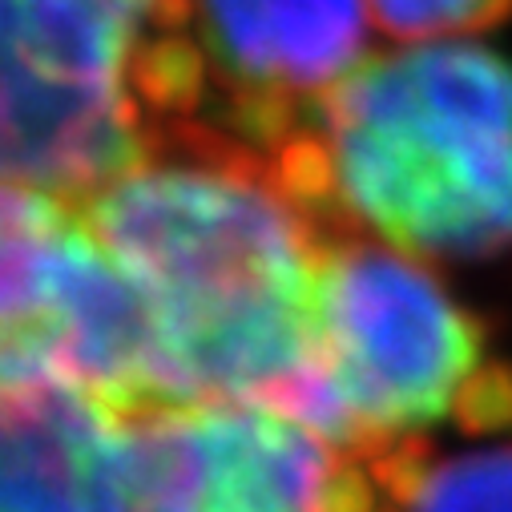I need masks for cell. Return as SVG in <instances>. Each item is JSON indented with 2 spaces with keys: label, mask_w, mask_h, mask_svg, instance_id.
I'll list each match as a JSON object with an SVG mask.
<instances>
[{
  "label": "cell",
  "mask_w": 512,
  "mask_h": 512,
  "mask_svg": "<svg viewBox=\"0 0 512 512\" xmlns=\"http://www.w3.org/2000/svg\"><path fill=\"white\" fill-rule=\"evenodd\" d=\"M367 13L396 45L476 41L512 17V0H367Z\"/></svg>",
  "instance_id": "cell-10"
},
{
  "label": "cell",
  "mask_w": 512,
  "mask_h": 512,
  "mask_svg": "<svg viewBox=\"0 0 512 512\" xmlns=\"http://www.w3.org/2000/svg\"><path fill=\"white\" fill-rule=\"evenodd\" d=\"M315 347L351 452L432 444V428L476 440L512 432V359L416 254L331 226L315 283Z\"/></svg>",
  "instance_id": "cell-3"
},
{
  "label": "cell",
  "mask_w": 512,
  "mask_h": 512,
  "mask_svg": "<svg viewBox=\"0 0 512 512\" xmlns=\"http://www.w3.org/2000/svg\"><path fill=\"white\" fill-rule=\"evenodd\" d=\"M77 214L146 299L154 408L259 404L343 444L315 347V283L335 222L275 154L210 121H178Z\"/></svg>",
  "instance_id": "cell-1"
},
{
  "label": "cell",
  "mask_w": 512,
  "mask_h": 512,
  "mask_svg": "<svg viewBox=\"0 0 512 512\" xmlns=\"http://www.w3.org/2000/svg\"><path fill=\"white\" fill-rule=\"evenodd\" d=\"M117 416L73 388L0 392V512H105Z\"/></svg>",
  "instance_id": "cell-8"
},
{
  "label": "cell",
  "mask_w": 512,
  "mask_h": 512,
  "mask_svg": "<svg viewBox=\"0 0 512 512\" xmlns=\"http://www.w3.org/2000/svg\"><path fill=\"white\" fill-rule=\"evenodd\" d=\"M202 77V117L279 154L367 57V0H162Z\"/></svg>",
  "instance_id": "cell-7"
},
{
  "label": "cell",
  "mask_w": 512,
  "mask_h": 512,
  "mask_svg": "<svg viewBox=\"0 0 512 512\" xmlns=\"http://www.w3.org/2000/svg\"><path fill=\"white\" fill-rule=\"evenodd\" d=\"M25 388H73L113 416L146 408L154 323L77 206L0 182V392Z\"/></svg>",
  "instance_id": "cell-6"
},
{
  "label": "cell",
  "mask_w": 512,
  "mask_h": 512,
  "mask_svg": "<svg viewBox=\"0 0 512 512\" xmlns=\"http://www.w3.org/2000/svg\"><path fill=\"white\" fill-rule=\"evenodd\" d=\"M275 158L335 226L424 263H512V61L480 41L367 53Z\"/></svg>",
  "instance_id": "cell-2"
},
{
  "label": "cell",
  "mask_w": 512,
  "mask_h": 512,
  "mask_svg": "<svg viewBox=\"0 0 512 512\" xmlns=\"http://www.w3.org/2000/svg\"><path fill=\"white\" fill-rule=\"evenodd\" d=\"M138 5H142L146 13H158V5H162V0H138Z\"/></svg>",
  "instance_id": "cell-11"
},
{
  "label": "cell",
  "mask_w": 512,
  "mask_h": 512,
  "mask_svg": "<svg viewBox=\"0 0 512 512\" xmlns=\"http://www.w3.org/2000/svg\"><path fill=\"white\" fill-rule=\"evenodd\" d=\"M138 0H0V182L81 206L146 146Z\"/></svg>",
  "instance_id": "cell-4"
},
{
  "label": "cell",
  "mask_w": 512,
  "mask_h": 512,
  "mask_svg": "<svg viewBox=\"0 0 512 512\" xmlns=\"http://www.w3.org/2000/svg\"><path fill=\"white\" fill-rule=\"evenodd\" d=\"M400 512H512V440H488L436 456L432 444L404 452L396 468Z\"/></svg>",
  "instance_id": "cell-9"
},
{
  "label": "cell",
  "mask_w": 512,
  "mask_h": 512,
  "mask_svg": "<svg viewBox=\"0 0 512 512\" xmlns=\"http://www.w3.org/2000/svg\"><path fill=\"white\" fill-rule=\"evenodd\" d=\"M408 448L363 456L259 404H162L117 420L105 512H400Z\"/></svg>",
  "instance_id": "cell-5"
}]
</instances>
